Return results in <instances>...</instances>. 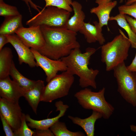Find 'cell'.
Returning a JSON list of instances; mask_svg holds the SVG:
<instances>
[{"label":"cell","mask_w":136,"mask_h":136,"mask_svg":"<svg viewBox=\"0 0 136 136\" xmlns=\"http://www.w3.org/2000/svg\"><path fill=\"white\" fill-rule=\"evenodd\" d=\"M41 26L45 44L38 51L52 59H60L70 54L72 51L80 45L77 40V32L65 27Z\"/></svg>","instance_id":"1"},{"label":"cell","mask_w":136,"mask_h":136,"mask_svg":"<svg viewBox=\"0 0 136 136\" xmlns=\"http://www.w3.org/2000/svg\"><path fill=\"white\" fill-rule=\"evenodd\" d=\"M96 50L95 48L88 47L82 53L80 48H77L73 50L68 55L61 59L66 65V70L79 77V85L82 88L91 86L97 88L95 79L99 71L88 67L91 57Z\"/></svg>","instance_id":"2"},{"label":"cell","mask_w":136,"mask_h":136,"mask_svg":"<svg viewBox=\"0 0 136 136\" xmlns=\"http://www.w3.org/2000/svg\"><path fill=\"white\" fill-rule=\"evenodd\" d=\"M119 30V35L101 47V60L105 64L107 71L113 70L119 64L124 62L128 55L131 43L122 30Z\"/></svg>","instance_id":"3"},{"label":"cell","mask_w":136,"mask_h":136,"mask_svg":"<svg viewBox=\"0 0 136 136\" xmlns=\"http://www.w3.org/2000/svg\"><path fill=\"white\" fill-rule=\"evenodd\" d=\"M105 88L94 92L87 87L76 93L74 96L83 108L100 113L105 119H109L114 112V107L106 100Z\"/></svg>","instance_id":"4"},{"label":"cell","mask_w":136,"mask_h":136,"mask_svg":"<svg viewBox=\"0 0 136 136\" xmlns=\"http://www.w3.org/2000/svg\"><path fill=\"white\" fill-rule=\"evenodd\" d=\"M113 70L117 84L118 91L126 101L136 107V72L128 70L124 62Z\"/></svg>","instance_id":"5"},{"label":"cell","mask_w":136,"mask_h":136,"mask_svg":"<svg viewBox=\"0 0 136 136\" xmlns=\"http://www.w3.org/2000/svg\"><path fill=\"white\" fill-rule=\"evenodd\" d=\"M74 80V75L67 70L57 74L45 86L41 101L51 103L66 96Z\"/></svg>","instance_id":"6"},{"label":"cell","mask_w":136,"mask_h":136,"mask_svg":"<svg viewBox=\"0 0 136 136\" xmlns=\"http://www.w3.org/2000/svg\"><path fill=\"white\" fill-rule=\"evenodd\" d=\"M70 12L57 7L49 6L44 8L26 22L29 26L42 25L65 27Z\"/></svg>","instance_id":"7"},{"label":"cell","mask_w":136,"mask_h":136,"mask_svg":"<svg viewBox=\"0 0 136 136\" xmlns=\"http://www.w3.org/2000/svg\"><path fill=\"white\" fill-rule=\"evenodd\" d=\"M30 49L34 54L37 66L40 67L44 72L47 83L54 77L58 72L66 70V65L61 59H52L42 54L37 51L31 48Z\"/></svg>","instance_id":"8"},{"label":"cell","mask_w":136,"mask_h":136,"mask_svg":"<svg viewBox=\"0 0 136 136\" xmlns=\"http://www.w3.org/2000/svg\"><path fill=\"white\" fill-rule=\"evenodd\" d=\"M23 42L28 48L39 51L44 47L45 40L40 25L23 27L15 32Z\"/></svg>","instance_id":"9"},{"label":"cell","mask_w":136,"mask_h":136,"mask_svg":"<svg viewBox=\"0 0 136 136\" xmlns=\"http://www.w3.org/2000/svg\"><path fill=\"white\" fill-rule=\"evenodd\" d=\"M0 112L14 132L19 129L23 113L19 102L11 101L0 97Z\"/></svg>","instance_id":"10"},{"label":"cell","mask_w":136,"mask_h":136,"mask_svg":"<svg viewBox=\"0 0 136 136\" xmlns=\"http://www.w3.org/2000/svg\"><path fill=\"white\" fill-rule=\"evenodd\" d=\"M6 36L9 43L14 47L17 53L19 64H21L24 63L31 67L37 66L33 52L18 37L14 34Z\"/></svg>","instance_id":"11"},{"label":"cell","mask_w":136,"mask_h":136,"mask_svg":"<svg viewBox=\"0 0 136 136\" xmlns=\"http://www.w3.org/2000/svg\"><path fill=\"white\" fill-rule=\"evenodd\" d=\"M55 106L56 108V111H59V114L56 117L51 118H47L41 120H36L31 118L29 115H26V121L28 122L27 125L31 128L36 129H49L55 122L63 116L69 107L64 104L63 102L60 100L56 102Z\"/></svg>","instance_id":"12"},{"label":"cell","mask_w":136,"mask_h":136,"mask_svg":"<svg viewBox=\"0 0 136 136\" xmlns=\"http://www.w3.org/2000/svg\"><path fill=\"white\" fill-rule=\"evenodd\" d=\"M24 92L9 76L0 79V96L8 100L19 102L20 98L23 96Z\"/></svg>","instance_id":"13"},{"label":"cell","mask_w":136,"mask_h":136,"mask_svg":"<svg viewBox=\"0 0 136 136\" xmlns=\"http://www.w3.org/2000/svg\"><path fill=\"white\" fill-rule=\"evenodd\" d=\"M95 2L98 6L91 9L90 12L97 16L98 20V25L102 28L104 26L108 25L110 13L117 5V2L108 0H95Z\"/></svg>","instance_id":"14"},{"label":"cell","mask_w":136,"mask_h":136,"mask_svg":"<svg viewBox=\"0 0 136 136\" xmlns=\"http://www.w3.org/2000/svg\"><path fill=\"white\" fill-rule=\"evenodd\" d=\"M93 23L94 25L89 22H84L79 32L84 35L88 43L90 44L98 42L102 45L106 41L102 32V28L100 27L97 21Z\"/></svg>","instance_id":"15"},{"label":"cell","mask_w":136,"mask_h":136,"mask_svg":"<svg viewBox=\"0 0 136 136\" xmlns=\"http://www.w3.org/2000/svg\"><path fill=\"white\" fill-rule=\"evenodd\" d=\"M45 87L44 82L39 80L36 81L34 85L31 88L24 92L23 97L36 114H37L39 104L41 101Z\"/></svg>","instance_id":"16"},{"label":"cell","mask_w":136,"mask_h":136,"mask_svg":"<svg viewBox=\"0 0 136 136\" xmlns=\"http://www.w3.org/2000/svg\"><path fill=\"white\" fill-rule=\"evenodd\" d=\"M71 6L73 8L74 14L68 20L65 27L69 30L77 32L79 31L84 22L85 16L82 10V5L79 2L74 1Z\"/></svg>","instance_id":"17"},{"label":"cell","mask_w":136,"mask_h":136,"mask_svg":"<svg viewBox=\"0 0 136 136\" xmlns=\"http://www.w3.org/2000/svg\"><path fill=\"white\" fill-rule=\"evenodd\" d=\"M68 118L73 123L81 127L85 131L87 136H93L94 135L95 124L96 120L102 117L100 113L93 111L91 115L85 119L68 116Z\"/></svg>","instance_id":"18"},{"label":"cell","mask_w":136,"mask_h":136,"mask_svg":"<svg viewBox=\"0 0 136 136\" xmlns=\"http://www.w3.org/2000/svg\"><path fill=\"white\" fill-rule=\"evenodd\" d=\"M22 18L21 14L5 18L0 26V34H14L19 28L23 27Z\"/></svg>","instance_id":"19"},{"label":"cell","mask_w":136,"mask_h":136,"mask_svg":"<svg viewBox=\"0 0 136 136\" xmlns=\"http://www.w3.org/2000/svg\"><path fill=\"white\" fill-rule=\"evenodd\" d=\"M13 55L11 49L3 48L0 51V79L9 76Z\"/></svg>","instance_id":"20"},{"label":"cell","mask_w":136,"mask_h":136,"mask_svg":"<svg viewBox=\"0 0 136 136\" xmlns=\"http://www.w3.org/2000/svg\"><path fill=\"white\" fill-rule=\"evenodd\" d=\"M9 75L24 92L31 88L34 85L36 81L29 79L24 77L16 68L13 60L10 70Z\"/></svg>","instance_id":"21"},{"label":"cell","mask_w":136,"mask_h":136,"mask_svg":"<svg viewBox=\"0 0 136 136\" xmlns=\"http://www.w3.org/2000/svg\"><path fill=\"white\" fill-rule=\"evenodd\" d=\"M113 20L116 21L118 25L125 31L131 43V48L136 49V33L132 29L126 19L125 15L119 13L114 16L110 17L109 21Z\"/></svg>","instance_id":"22"},{"label":"cell","mask_w":136,"mask_h":136,"mask_svg":"<svg viewBox=\"0 0 136 136\" xmlns=\"http://www.w3.org/2000/svg\"><path fill=\"white\" fill-rule=\"evenodd\" d=\"M55 136H84L85 134L81 131L72 132L67 129L65 124L59 120L50 128Z\"/></svg>","instance_id":"23"},{"label":"cell","mask_w":136,"mask_h":136,"mask_svg":"<svg viewBox=\"0 0 136 136\" xmlns=\"http://www.w3.org/2000/svg\"><path fill=\"white\" fill-rule=\"evenodd\" d=\"M20 14L15 6L0 1V16L5 18L19 15Z\"/></svg>","instance_id":"24"},{"label":"cell","mask_w":136,"mask_h":136,"mask_svg":"<svg viewBox=\"0 0 136 136\" xmlns=\"http://www.w3.org/2000/svg\"><path fill=\"white\" fill-rule=\"evenodd\" d=\"M26 115L23 113L21 125L19 129L14 131L15 136H32L34 131L32 130L29 127L26 123Z\"/></svg>","instance_id":"25"},{"label":"cell","mask_w":136,"mask_h":136,"mask_svg":"<svg viewBox=\"0 0 136 136\" xmlns=\"http://www.w3.org/2000/svg\"><path fill=\"white\" fill-rule=\"evenodd\" d=\"M72 2V0H54L45 3L44 8L49 6H54L71 12L73 11L71 6Z\"/></svg>","instance_id":"26"},{"label":"cell","mask_w":136,"mask_h":136,"mask_svg":"<svg viewBox=\"0 0 136 136\" xmlns=\"http://www.w3.org/2000/svg\"><path fill=\"white\" fill-rule=\"evenodd\" d=\"M119 13L124 15H128L136 19V2L129 5H125L118 7Z\"/></svg>","instance_id":"27"},{"label":"cell","mask_w":136,"mask_h":136,"mask_svg":"<svg viewBox=\"0 0 136 136\" xmlns=\"http://www.w3.org/2000/svg\"><path fill=\"white\" fill-rule=\"evenodd\" d=\"M0 117L4 130L6 136H15L14 132L10 124L0 113Z\"/></svg>","instance_id":"28"},{"label":"cell","mask_w":136,"mask_h":136,"mask_svg":"<svg viewBox=\"0 0 136 136\" xmlns=\"http://www.w3.org/2000/svg\"><path fill=\"white\" fill-rule=\"evenodd\" d=\"M33 136H54V134L49 129H36Z\"/></svg>","instance_id":"29"},{"label":"cell","mask_w":136,"mask_h":136,"mask_svg":"<svg viewBox=\"0 0 136 136\" xmlns=\"http://www.w3.org/2000/svg\"><path fill=\"white\" fill-rule=\"evenodd\" d=\"M22 0L25 3L28 7L29 12L31 14V12L30 10V7L38 11L39 12L40 11L39 8H41V7L35 4L31 0Z\"/></svg>","instance_id":"30"},{"label":"cell","mask_w":136,"mask_h":136,"mask_svg":"<svg viewBox=\"0 0 136 136\" xmlns=\"http://www.w3.org/2000/svg\"><path fill=\"white\" fill-rule=\"evenodd\" d=\"M125 18L133 31L136 33V19H133L128 15H125Z\"/></svg>","instance_id":"31"},{"label":"cell","mask_w":136,"mask_h":136,"mask_svg":"<svg viewBox=\"0 0 136 136\" xmlns=\"http://www.w3.org/2000/svg\"><path fill=\"white\" fill-rule=\"evenodd\" d=\"M9 43L6 35L0 34V51L3 48L4 46Z\"/></svg>","instance_id":"32"},{"label":"cell","mask_w":136,"mask_h":136,"mask_svg":"<svg viewBox=\"0 0 136 136\" xmlns=\"http://www.w3.org/2000/svg\"><path fill=\"white\" fill-rule=\"evenodd\" d=\"M126 67L128 70L136 72V53L131 63L129 65L126 66Z\"/></svg>","instance_id":"33"},{"label":"cell","mask_w":136,"mask_h":136,"mask_svg":"<svg viewBox=\"0 0 136 136\" xmlns=\"http://www.w3.org/2000/svg\"><path fill=\"white\" fill-rule=\"evenodd\" d=\"M130 127L132 131L136 132V125L131 124L130 125Z\"/></svg>","instance_id":"34"},{"label":"cell","mask_w":136,"mask_h":136,"mask_svg":"<svg viewBox=\"0 0 136 136\" xmlns=\"http://www.w3.org/2000/svg\"><path fill=\"white\" fill-rule=\"evenodd\" d=\"M136 2V0H128L126 2L125 5H129Z\"/></svg>","instance_id":"35"},{"label":"cell","mask_w":136,"mask_h":136,"mask_svg":"<svg viewBox=\"0 0 136 136\" xmlns=\"http://www.w3.org/2000/svg\"><path fill=\"white\" fill-rule=\"evenodd\" d=\"M45 2V3H46L52 1L54 0H44Z\"/></svg>","instance_id":"36"},{"label":"cell","mask_w":136,"mask_h":136,"mask_svg":"<svg viewBox=\"0 0 136 136\" xmlns=\"http://www.w3.org/2000/svg\"><path fill=\"white\" fill-rule=\"evenodd\" d=\"M109 0V1H112V0ZM123 0H120V3L122 2H123ZM125 0L126 1V0Z\"/></svg>","instance_id":"37"},{"label":"cell","mask_w":136,"mask_h":136,"mask_svg":"<svg viewBox=\"0 0 136 136\" xmlns=\"http://www.w3.org/2000/svg\"><path fill=\"white\" fill-rule=\"evenodd\" d=\"M3 1V0H0V1Z\"/></svg>","instance_id":"38"}]
</instances>
